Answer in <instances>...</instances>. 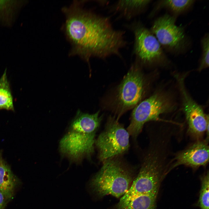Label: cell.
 Returning <instances> with one entry per match:
<instances>
[{"mask_svg": "<svg viewBox=\"0 0 209 209\" xmlns=\"http://www.w3.org/2000/svg\"><path fill=\"white\" fill-rule=\"evenodd\" d=\"M62 10L65 35L72 46L71 55H78L87 62L91 57L121 56V49L127 44L125 32L115 29L109 17L84 9L81 2L77 1Z\"/></svg>", "mask_w": 209, "mask_h": 209, "instance_id": "1", "label": "cell"}, {"mask_svg": "<svg viewBox=\"0 0 209 209\" xmlns=\"http://www.w3.org/2000/svg\"><path fill=\"white\" fill-rule=\"evenodd\" d=\"M150 146L137 177L120 199L117 209L138 195L158 192L161 180L168 173L170 149L167 143L158 139L152 141Z\"/></svg>", "mask_w": 209, "mask_h": 209, "instance_id": "2", "label": "cell"}, {"mask_svg": "<svg viewBox=\"0 0 209 209\" xmlns=\"http://www.w3.org/2000/svg\"><path fill=\"white\" fill-rule=\"evenodd\" d=\"M102 119L99 111L90 114L78 109L68 132L60 141L61 153L75 162L90 156L94 151L96 133Z\"/></svg>", "mask_w": 209, "mask_h": 209, "instance_id": "3", "label": "cell"}, {"mask_svg": "<svg viewBox=\"0 0 209 209\" xmlns=\"http://www.w3.org/2000/svg\"><path fill=\"white\" fill-rule=\"evenodd\" d=\"M103 162L101 169L91 180L90 186L102 197L110 194L119 198L129 189L132 178L130 171L120 161L114 158Z\"/></svg>", "mask_w": 209, "mask_h": 209, "instance_id": "4", "label": "cell"}, {"mask_svg": "<svg viewBox=\"0 0 209 209\" xmlns=\"http://www.w3.org/2000/svg\"><path fill=\"white\" fill-rule=\"evenodd\" d=\"M145 86L144 77L137 61L131 66L116 90L113 104L118 120L124 113L140 102Z\"/></svg>", "mask_w": 209, "mask_h": 209, "instance_id": "5", "label": "cell"}, {"mask_svg": "<svg viewBox=\"0 0 209 209\" xmlns=\"http://www.w3.org/2000/svg\"><path fill=\"white\" fill-rule=\"evenodd\" d=\"M176 17L166 14L156 19L150 30L162 48L175 54L183 53L191 42L183 26H177Z\"/></svg>", "mask_w": 209, "mask_h": 209, "instance_id": "6", "label": "cell"}, {"mask_svg": "<svg viewBox=\"0 0 209 209\" xmlns=\"http://www.w3.org/2000/svg\"><path fill=\"white\" fill-rule=\"evenodd\" d=\"M172 107L170 98L163 93H155L140 102L134 108L132 113L131 121L127 130L129 135L135 138L140 133L146 122L163 121L160 118V116L169 111Z\"/></svg>", "mask_w": 209, "mask_h": 209, "instance_id": "7", "label": "cell"}, {"mask_svg": "<svg viewBox=\"0 0 209 209\" xmlns=\"http://www.w3.org/2000/svg\"><path fill=\"white\" fill-rule=\"evenodd\" d=\"M129 135L117 118L109 116L104 130L95 141L100 160L104 162L127 151L129 147Z\"/></svg>", "mask_w": 209, "mask_h": 209, "instance_id": "8", "label": "cell"}, {"mask_svg": "<svg viewBox=\"0 0 209 209\" xmlns=\"http://www.w3.org/2000/svg\"><path fill=\"white\" fill-rule=\"evenodd\" d=\"M126 26L134 35L133 52L137 61L151 64L166 59L165 53L156 38L140 21H134Z\"/></svg>", "mask_w": 209, "mask_h": 209, "instance_id": "9", "label": "cell"}, {"mask_svg": "<svg viewBox=\"0 0 209 209\" xmlns=\"http://www.w3.org/2000/svg\"><path fill=\"white\" fill-rule=\"evenodd\" d=\"M181 92L183 107L188 126V131L194 138L199 139L206 133L209 139V117L201 107L189 95L184 85L183 79L178 78Z\"/></svg>", "mask_w": 209, "mask_h": 209, "instance_id": "10", "label": "cell"}, {"mask_svg": "<svg viewBox=\"0 0 209 209\" xmlns=\"http://www.w3.org/2000/svg\"><path fill=\"white\" fill-rule=\"evenodd\" d=\"M208 141L206 139L198 140L176 154L170 160L168 173L181 165L193 168L206 165L209 162Z\"/></svg>", "mask_w": 209, "mask_h": 209, "instance_id": "11", "label": "cell"}, {"mask_svg": "<svg viewBox=\"0 0 209 209\" xmlns=\"http://www.w3.org/2000/svg\"><path fill=\"white\" fill-rule=\"evenodd\" d=\"M3 152L2 150H0V192L10 201L21 182L3 158Z\"/></svg>", "mask_w": 209, "mask_h": 209, "instance_id": "12", "label": "cell"}, {"mask_svg": "<svg viewBox=\"0 0 209 209\" xmlns=\"http://www.w3.org/2000/svg\"><path fill=\"white\" fill-rule=\"evenodd\" d=\"M151 0H120L113 6L112 10L119 13L120 17L130 20L146 10Z\"/></svg>", "mask_w": 209, "mask_h": 209, "instance_id": "13", "label": "cell"}, {"mask_svg": "<svg viewBox=\"0 0 209 209\" xmlns=\"http://www.w3.org/2000/svg\"><path fill=\"white\" fill-rule=\"evenodd\" d=\"M26 0H0V24L10 26L14 22Z\"/></svg>", "mask_w": 209, "mask_h": 209, "instance_id": "14", "label": "cell"}, {"mask_svg": "<svg viewBox=\"0 0 209 209\" xmlns=\"http://www.w3.org/2000/svg\"><path fill=\"white\" fill-rule=\"evenodd\" d=\"M195 1L194 0H162L156 3L153 11L150 14V16L153 15L156 12L161 9H166L174 15H179L188 11Z\"/></svg>", "mask_w": 209, "mask_h": 209, "instance_id": "15", "label": "cell"}, {"mask_svg": "<svg viewBox=\"0 0 209 209\" xmlns=\"http://www.w3.org/2000/svg\"><path fill=\"white\" fill-rule=\"evenodd\" d=\"M15 111L13 97L6 69L0 78V110Z\"/></svg>", "mask_w": 209, "mask_h": 209, "instance_id": "16", "label": "cell"}, {"mask_svg": "<svg viewBox=\"0 0 209 209\" xmlns=\"http://www.w3.org/2000/svg\"><path fill=\"white\" fill-rule=\"evenodd\" d=\"M158 193L138 195L132 199L121 209H155Z\"/></svg>", "mask_w": 209, "mask_h": 209, "instance_id": "17", "label": "cell"}, {"mask_svg": "<svg viewBox=\"0 0 209 209\" xmlns=\"http://www.w3.org/2000/svg\"><path fill=\"white\" fill-rule=\"evenodd\" d=\"M209 174L208 171L201 178V186L198 203L201 209H209Z\"/></svg>", "mask_w": 209, "mask_h": 209, "instance_id": "18", "label": "cell"}, {"mask_svg": "<svg viewBox=\"0 0 209 209\" xmlns=\"http://www.w3.org/2000/svg\"><path fill=\"white\" fill-rule=\"evenodd\" d=\"M202 55L199 70L201 71L209 66V35L206 33L201 41Z\"/></svg>", "mask_w": 209, "mask_h": 209, "instance_id": "19", "label": "cell"}, {"mask_svg": "<svg viewBox=\"0 0 209 209\" xmlns=\"http://www.w3.org/2000/svg\"><path fill=\"white\" fill-rule=\"evenodd\" d=\"M10 201L0 192V209H4Z\"/></svg>", "mask_w": 209, "mask_h": 209, "instance_id": "20", "label": "cell"}]
</instances>
